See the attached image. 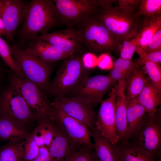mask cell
<instances>
[{"label":"cell","instance_id":"cell-38","mask_svg":"<svg viewBox=\"0 0 161 161\" xmlns=\"http://www.w3.org/2000/svg\"><path fill=\"white\" fill-rule=\"evenodd\" d=\"M142 0H118V6L131 8L136 13L138 11Z\"/></svg>","mask_w":161,"mask_h":161},{"label":"cell","instance_id":"cell-33","mask_svg":"<svg viewBox=\"0 0 161 161\" xmlns=\"http://www.w3.org/2000/svg\"><path fill=\"white\" fill-rule=\"evenodd\" d=\"M136 52L140 57L134 61L135 67L137 68L143 66L147 62L160 64L161 62V51L146 52L141 48L137 47Z\"/></svg>","mask_w":161,"mask_h":161},{"label":"cell","instance_id":"cell-2","mask_svg":"<svg viewBox=\"0 0 161 161\" xmlns=\"http://www.w3.org/2000/svg\"><path fill=\"white\" fill-rule=\"evenodd\" d=\"M108 3L98 6L92 17L122 43L134 38L141 27L143 17L132 9Z\"/></svg>","mask_w":161,"mask_h":161},{"label":"cell","instance_id":"cell-21","mask_svg":"<svg viewBox=\"0 0 161 161\" xmlns=\"http://www.w3.org/2000/svg\"><path fill=\"white\" fill-rule=\"evenodd\" d=\"M147 116L145 109L134 99L128 100L127 107L128 130L126 140L131 137L142 127Z\"/></svg>","mask_w":161,"mask_h":161},{"label":"cell","instance_id":"cell-16","mask_svg":"<svg viewBox=\"0 0 161 161\" xmlns=\"http://www.w3.org/2000/svg\"><path fill=\"white\" fill-rule=\"evenodd\" d=\"M25 49L41 61L49 63L64 60L71 56L57 47L40 38L38 36Z\"/></svg>","mask_w":161,"mask_h":161},{"label":"cell","instance_id":"cell-4","mask_svg":"<svg viewBox=\"0 0 161 161\" xmlns=\"http://www.w3.org/2000/svg\"><path fill=\"white\" fill-rule=\"evenodd\" d=\"M78 40L94 55L120 52L122 41L92 16L77 28Z\"/></svg>","mask_w":161,"mask_h":161},{"label":"cell","instance_id":"cell-34","mask_svg":"<svg viewBox=\"0 0 161 161\" xmlns=\"http://www.w3.org/2000/svg\"><path fill=\"white\" fill-rule=\"evenodd\" d=\"M141 48L146 52L161 51V28L157 31L147 44Z\"/></svg>","mask_w":161,"mask_h":161},{"label":"cell","instance_id":"cell-40","mask_svg":"<svg viewBox=\"0 0 161 161\" xmlns=\"http://www.w3.org/2000/svg\"><path fill=\"white\" fill-rule=\"evenodd\" d=\"M31 134L35 143L39 148L44 146V136L38 127Z\"/></svg>","mask_w":161,"mask_h":161},{"label":"cell","instance_id":"cell-39","mask_svg":"<svg viewBox=\"0 0 161 161\" xmlns=\"http://www.w3.org/2000/svg\"><path fill=\"white\" fill-rule=\"evenodd\" d=\"M30 161H53L50 155L48 148L43 146L39 148L37 156Z\"/></svg>","mask_w":161,"mask_h":161},{"label":"cell","instance_id":"cell-20","mask_svg":"<svg viewBox=\"0 0 161 161\" xmlns=\"http://www.w3.org/2000/svg\"><path fill=\"white\" fill-rule=\"evenodd\" d=\"M134 99L145 109L149 117L155 118L157 108L161 103V93L157 90L150 80L138 96Z\"/></svg>","mask_w":161,"mask_h":161},{"label":"cell","instance_id":"cell-23","mask_svg":"<svg viewBox=\"0 0 161 161\" xmlns=\"http://www.w3.org/2000/svg\"><path fill=\"white\" fill-rule=\"evenodd\" d=\"M149 80L144 66L133 70L124 80L126 95L128 100L137 97Z\"/></svg>","mask_w":161,"mask_h":161},{"label":"cell","instance_id":"cell-11","mask_svg":"<svg viewBox=\"0 0 161 161\" xmlns=\"http://www.w3.org/2000/svg\"><path fill=\"white\" fill-rule=\"evenodd\" d=\"M157 111L154 119L147 115L142 127L128 139H132L131 141H128L157 157H160L161 151V117Z\"/></svg>","mask_w":161,"mask_h":161},{"label":"cell","instance_id":"cell-3","mask_svg":"<svg viewBox=\"0 0 161 161\" xmlns=\"http://www.w3.org/2000/svg\"><path fill=\"white\" fill-rule=\"evenodd\" d=\"M47 92L56 97H71L83 80L89 77L80 55L71 56L63 61Z\"/></svg>","mask_w":161,"mask_h":161},{"label":"cell","instance_id":"cell-13","mask_svg":"<svg viewBox=\"0 0 161 161\" xmlns=\"http://www.w3.org/2000/svg\"><path fill=\"white\" fill-rule=\"evenodd\" d=\"M116 82L109 75L89 77L83 80L71 97H80L94 106L101 103L104 96L111 90Z\"/></svg>","mask_w":161,"mask_h":161},{"label":"cell","instance_id":"cell-36","mask_svg":"<svg viewBox=\"0 0 161 161\" xmlns=\"http://www.w3.org/2000/svg\"><path fill=\"white\" fill-rule=\"evenodd\" d=\"M113 64L112 59L108 54H102L97 58V65L101 69H107L112 68Z\"/></svg>","mask_w":161,"mask_h":161},{"label":"cell","instance_id":"cell-28","mask_svg":"<svg viewBox=\"0 0 161 161\" xmlns=\"http://www.w3.org/2000/svg\"><path fill=\"white\" fill-rule=\"evenodd\" d=\"M0 161H24L20 143L11 142L0 148Z\"/></svg>","mask_w":161,"mask_h":161},{"label":"cell","instance_id":"cell-25","mask_svg":"<svg viewBox=\"0 0 161 161\" xmlns=\"http://www.w3.org/2000/svg\"><path fill=\"white\" fill-rule=\"evenodd\" d=\"M30 135L23 126L0 115V139L18 142Z\"/></svg>","mask_w":161,"mask_h":161},{"label":"cell","instance_id":"cell-14","mask_svg":"<svg viewBox=\"0 0 161 161\" xmlns=\"http://www.w3.org/2000/svg\"><path fill=\"white\" fill-rule=\"evenodd\" d=\"M28 4L21 0H0V15L5 27V35L10 42H13L15 32L22 23Z\"/></svg>","mask_w":161,"mask_h":161},{"label":"cell","instance_id":"cell-32","mask_svg":"<svg viewBox=\"0 0 161 161\" xmlns=\"http://www.w3.org/2000/svg\"><path fill=\"white\" fill-rule=\"evenodd\" d=\"M20 144L24 161H31L38 155L39 148L35 143L31 134Z\"/></svg>","mask_w":161,"mask_h":161},{"label":"cell","instance_id":"cell-12","mask_svg":"<svg viewBox=\"0 0 161 161\" xmlns=\"http://www.w3.org/2000/svg\"><path fill=\"white\" fill-rule=\"evenodd\" d=\"M117 86L112 88L108 97L101 102L95 123L96 128L100 134L113 145L119 141L115 120Z\"/></svg>","mask_w":161,"mask_h":161},{"label":"cell","instance_id":"cell-6","mask_svg":"<svg viewBox=\"0 0 161 161\" xmlns=\"http://www.w3.org/2000/svg\"><path fill=\"white\" fill-rule=\"evenodd\" d=\"M9 46L13 58L26 78L36 84L43 92L46 91L49 84L51 69L49 63L43 62L18 45Z\"/></svg>","mask_w":161,"mask_h":161},{"label":"cell","instance_id":"cell-37","mask_svg":"<svg viewBox=\"0 0 161 161\" xmlns=\"http://www.w3.org/2000/svg\"><path fill=\"white\" fill-rule=\"evenodd\" d=\"M82 59L84 66L88 69L97 65V58L93 53H86L82 57Z\"/></svg>","mask_w":161,"mask_h":161},{"label":"cell","instance_id":"cell-8","mask_svg":"<svg viewBox=\"0 0 161 161\" xmlns=\"http://www.w3.org/2000/svg\"><path fill=\"white\" fill-rule=\"evenodd\" d=\"M51 104L47 116L53 126L75 143L93 148L91 131L87 126Z\"/></svg>","mask_w":161,"mask_h":161},{"label":"cell","instance_id":"cell-10","mask_svg":"<svg viewBox=\"0 0 161 161\" xmlns=\"http://www.w3.org/2000/svg\"><path fill=\"white\" fill-rule=\"evenodd\" d=\"M66 115L83 123L89 129L95 128L96 116L92 104L77 96L56 97L51 103Z\"/></svg>","mask_w":161,"mask_h":161},{"label":"cell","instance_id":"cell-7","mask_svg":"<svg viewBox=\"0 0 161 161\" xmlns=\"http://www.w3.org/2000/svg\"><path fill=\"white\" fill-rule=\"evenodd\" d=\"M9 73L10 85L21 95L30 108L34 118L46 116L51 108L44 92L36 84L27 79H22L11 71Z\"/></svg>","mask_w":161,"mask_h":161},{"label":"cell","instance_id":"cell-18","mask_svg":"<svg viewBox=\"0 0 161 161\" xmlns=\"http://www.w3.org/2000/svg\"><path fill=\"white\" fill-rule=\"evenodd\" d=\"M54 127L55 130L54 137L48 148L53 161H64L71 152L84 146L80 147L83 145L73 141Z\"/></svg>","mask_w":161,"mask_h":161},{"label":"cell","instance_id":"cell-35","mask_svg":"<svg viewBox=\"0 0 161 161\" xmlns=\"http://www.w3.org/2000/svg\"><path fill=\"white\" fill-rule=\"evenodd\" d=\"M137 49L136 46L131 40L124 41L121 46L120 58L132 60L133 56Z\"/></svg>","mask_w":161,"mask_h":161},{"label":"cell","instance_id":"cell-26","mask_svg":"<svg viewBox=\"0 0 161 161\" xmlns=\"http://www.w3.org/2000/svg\"><path fill=\"white\" fill-rule=\"evenodd\" d=\"M136 69L134 62L132 60L119 58L113 64L110 74L114 80L118 82L125 80L131 72Z\"/></svg>","mask_w":161,"mask_h":161},{"label":"cell","instance_id":"cell-41","mask_svg":"<svg viewBox=\"0 0 161 161\" xmlns=\"http://www.w3.org/2000/svg\"><path fill=\"white\" fill-rule=\"evenodd\" d=\"M6 30L5 25L1 16L0 15V36L6 35Z\"/></svg>","mask_w":161,"mask_h":161},{"label":"cell","instance_id":"cell-15","mask_svg":"<svg viewBox=\"0 0 161 161\" xmlns=\"http://www.w3.org/2000/svg\"><path fill=\"white\" fill-rule=\"evenodd\" d=\"M38 36L41 39L58 47L70 56L77 55L83 49V46L78 40L76 28L67 27Z\"/></svg>","mask_w":161,"mask_h":161},{"label":"cell","instance_id":"cell-42","mask_svg":"<svg viewBox=\"0 0 161 161\" xmlns=\"http://www.w3.org/2000/svg\"><path fill=\"white\" fill-rule=\"evenodd\" d=\"M92 161H100L95 156V158Z\"/></svg>","mask_w":161,"mask_h":161},{"label":"cell","instance_id":"cell-9","mask_svg":"<svg viewBox=\"0 0 161 161\" xmlns=\"http://www.w3.org/2000/svg\"><path fill=\"white\" fill-rule=\"evenodd\" d=\"M0 115L22 126L34 118L25 100L10 85L0 96Z\"/></svg>","mask_w":161,"mask_h":161},{"label":"cell","instance_id":"cell-31","mask_svg":"<svg viewBox=\"0 0 161 161\" xmlns=\"http://www.w3.org/2000/svg\"><path fill=\"white\" fill-rule=\"evenodd\" d=\"M95 157L94 148L84 146L71 152L64 161H92Z\"/></svg>","mask_w":161,"mask_h":161},{"label":"cell","instance_id":"cell-1","mask_svg":"<svg viewBox=\"0 0 161 161\" xmlns=\"http://www.w3.org/2000/svg\"><path fill=\"white\" fill-rule=\"evenodd\" d=\"M59 25L60 17L53 0H32L27 5L19 31L18 45L23 46Z\"/></svg>","mask_w":161,"mask_h":161},{"label":"cell","instance_id":"cell-27","mask_svg":"<svg viewBox=\"0 0 161 161\" xmlns=\"http://www.w3.org/2000/svg\"><path fill=\"white\" fill-rule=\"evenodd\" d=\"M0 56L15 75L21 79H27L22 69L13 58L9 45L0 36Z\"/></svg>","mask_w":161,"mask_h":161},{"label":"cell","instance_id":"cell-30","mask_svg":"<svg viewBox=\"0 0 161 161\" xmlns=\"http://www.w3.org/2000/svg\"><path fill=\"white\" fill-rule=\"evenodd\" d=\"M146 74L154 86L161 93V67L160 64L147 62L144 64Z\"/></svg>","mask_w":161,"mask_h":161},{"label":"cell","instance_id":"cell-24","mask_svg":"<svg viewBox=\"0 0 161 161\" xmlns=\"http://www.w3.org/2000/svg\"><path fill=\"white\" fill-rule=\"evenodd\" d=\"M93 139L94 154L100 161H117L113 145L102 136L96 128L90 130Z\"/></svg>","mask_w":161,"mask_h":161},{"label":"cell","instance_id":"cell-22","mask_svg":"<svg viewBox=\"0 0 161 161\" xmlns=\"http://www.w3.org/2000/svg\"><path fill=\"white\" fill-rule=\"evenodd\" d=\"M161 28V16L143 18L142 25L131 40L137 47H145L157 31Z\"/></svg>","mask_w":161,"mask_h":161},{"label":"cell","instance_id":"cell-29","mask_svg":"<svg viewBox=\"0 0 161 161\" xmlns=\"http://www.w3.org/2000/svg\"><path fill=\"white\" fill-rule=\"evenodd\" d=\"M136 13L143 18L161 16V0H142Z\"/></svg>","mask_w":161,"mask_h":161},{"label":"cell","instance_id":"cell-19","mask_svg":"<svg viewBox=\"0 0 161 161\" xmlns=\"http://www.w3.org/2000/svg\"><path fill=\"white\" fill-rule=\"evenodd\" d=\"M117 161H161V159L128 140L113 145Z\"/></svg>","mask_w":161,"mask_h":161},{"label":"cell","instance_id":"cell-5","mask_svg":"<svg viewBox=\"0 0 161 161\" xmlns=\"http://www.w3.org/2000/svg\"><path fill=\"white\" fill-rule=\"evenodd\" d=\"M60 17V25L78 28L92 17L98 5L115 0H54Z\"/></svg>","mask_w":161,"mask_h":161},{"label":"cell","instance_id":"cell-17","mask_svg":"<svg viewBox=\"0 0 161 161\" xmlns=\"http://www.w3.org/2000/svg\"><path fill=\"white\" fill-rule=\"evenodd\" d=\"M117 86L115 110L116 127L119 138V142H123L126 140L127 137V107L128 100L126 95L125 80L118 81Z\"/></svg>","mask_w":161,"mask_h":161}]
</instances>
